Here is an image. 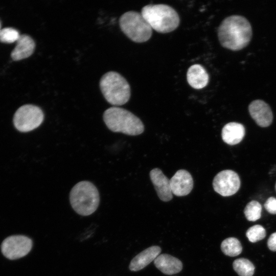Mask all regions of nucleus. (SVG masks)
Returning a JSON list of instances; mask_svg holds the SVG:
<instances>
[{
	"instance_id": "1",
	"label": "nucleus",
	"mask_w": 276,
	"mask_h": 276,
	"mask_svg": "<svg viewBox=\"0 0 276 276\" xmlns=\"http://www.w3.org/2000/svg\"><path fill=\"white\" fill-rule=\"evenodd\" d=\"M217 34L223 47L238 51L246 47L250 42L252 30L250 23L244 17L232 15L221 22Z\"/></svg>"
},
{
	"instance_id": "2",
	"label": "nucleus",
	"mask_w": 276,
	"mask_h": 276,
	"mask_svg": "<svg viewBox=\"0 0 276 276\" xmlns=\"http://www.w3.org/2000/svg\"><path fill=\"white\" fill-rule=\"evenodd\" d=\"M141 13L151 28L160 33L175 30L180 22L176 11L167 5H148L143 7Z\"/></svg>"
},
{
	"instance_id": "3",
	"label": "nucleus",
	"mask_w": 276,
	"mask_h": 276,
	"mask_svg": "<svg viewBox=\"0 0 276 276\" xmlns=\"http://www.w3.org/2000/svg\"><path fill=\"white\" fill-rule=\"evenodd\" d=\"M103 120L112 132H121L129 135H137L143 132L144 125L141 120L130 111L118 107L107 109Z\"/></svg>"
},
{
	"instance_id": "4",
	"label": "nucleus",
	"mask_w": 276,
	"mask_h": 276,
	"mask_svg": "<svg viewBox=\"0 0 276 276\" xmlns=\"http://www.w3.org/2000/svg\"><path fill=\"white\" fill-rule=\"evenodd\" d=\"M70 200L76 212L82 216H88L93 214L99 206V191L91 182L82 181L76 184L72 189Z\"/></svg>"
},
{
	"instance_id": "5",
	"label": "nucleus",
	"mask_w": 276,
	"mask_h": 276,
	"mask_svg": "<svg viewBox=\"0 0 276 276\" xmlns=\"http://www.w3.org/2000/svg\"><path fill=\"white\" fill-rule=\"evenodd\" d=\"M100 87L106 100L111 105H122L130 99V85L117 72L110 71L104 74L100 81Z\"/></svg>"
},
{
	"instance_id": "6",
	"label": "nucleus",
	"mask_w": 276,
	"mask_h": 276,
	"mask_svg": "<svg viewBox=\"0 0 276 276\" xmlns=\"http://www.w3.org/2000/svg\"><path fill=\"white\" fill-rule=\"evenodd\" d=\"M122 31L132 41L142 43L148 41L152 34V29L141 13L134 11L122 14L119 19Z\"/></svg>"
},
{
	"instance_id": "7",
	"label": "nucleus",
	"mask_w": 276,
	"mask_h": 276,
	"mask_svg": "<svg viewBox=\"0 0 276 276\" xmlns=\"http://www.w3.org/2000/svg\"><path fill=\"white\" fill-rule=\"evenodd\" d=\"M44 120L41 109L35 105L26 104L20 107L15 112L13 123L19 131L26 132L39 127Z\"/></svg>"
},
{
	"instance_id": "8",
	"label": "nucleus",
	"mask_w": 276,
	"mask_h": 276,
	"mask_svg": "<svg viewBox=\"0 0 276 276\" xmlns=\"http://www.w3.org/2000/svg\"><path fill=\"white\" fill-rule=\"evenodd\" d=\"M32 246V241L29 238L22 235H14L3 241L1 250L5 257L15 260L27 255Z\"/></svg>"
},
{
	"instance_id": "9",
	"label": "nucleus",
	"mask_w": 276,
	"mask_h": 276,
	"mask_svg": "<svg viewBox=\"0 0 276 276\" xmlns=\"http://www.w3.org/2000/svg\"><path fill=\"white\" fill-rule=\"evenodd\" d=\"M214 191L223 196L235 194L240 187L239 175L231 170H225L219 172L213 181Z\"/></svg>"
},
{
	"instance_id": "10",
	"label": "nucleus",
	"mask_w": 276,
	"mask_h": 276,
	"mask_svg": "<svg viewBox=\"0 0 276 276\" xmlns=\"http://www.w3.org/2000/svg\"><path fill=\"white\" fill-rule=\"evenodd\" d=\"M172 194L177 196H183L189 194L193 188V179L190 173L187 170H178L170 179Z\"/></svg>"
},
{
	"instance_id": "11",
	"label": "nucleus",
	"mask_w": 276,
	"mask_h": 276,
	"mask_svg": "<svg viewBox=\"0 0 276 276\" xmlns=\"http://www.w3.org/2000/svg\"><path fill=\"white\" fill-rule=\"evenodd\" d=\"M250 116L260 126H269L272 122L273 115L270 106L264 101L256 100L250 103L248 106Z\"/></svg>"
},
{
	"instance_id": "12",
	"label": "nucleus",
	"mask_w": 276,
	"mask_h": 276,
	"mask_svg": "<svg viewBox=\"0 0 276 276\" xmlns=\"http://www.w3.org/2000/svg\"><path fill=\"white\" fill-rule=\"evenodd\" d=\"M150 177L159 199L165 202L173 198L169 179L158 168H154L150 172Z\"/></svg>"
},
{
	"instance_id": "13",
	"label": "nucleus",
	"mask_w": 276,
	"mask_h": 276,
	"mask_svg": "<svg viewBox=\"0 0 276 276\" xmlns=\"http://www.w3.org/2000/svg\"><path fill=\"white\" fill-rule=\"evenodd\" d=\"M160 251L161 248L157 246L146 248L133 258L129 265L130 270L133 271L141 270L154 261Z\"/></svg>"
},
{
	"instance_id": "14",
	"label": "nucleus",
	"mask_w": 276,
	"mask_h": 276,
	"mask_svg": "<svg viewBox=\"0 0 276 276\" xmlns=\"http://www.w3.org/2000/svg\"><path fill=\"white\" fill-rule=\"evenodd\" d=\"M187 79L189 84L197 89L205 87L209 81V76L205 69L201 65H191L187 73Z\"/></svg>"
},
{
	"instance_id": "15",
	"label": "nucleus",
	"mask_w": 276,
	"mask_h": 276,
	"mask_svg": "<svg viewBox=\"0 0 276 276\" xmlns=\"http://www.w3.org/2000/svg\"><path fill=\"white\" fill-rule=\"evenodd\" d=\"M11 56L14 61L20 60L30 56L34 52L35 43L34 40L26 34L20 35Z\"/></svg>"
},
{
	"instance_id": "16",
	"label": "nucleus",
	"mask_w": 276,
	"mask_h": 276,
	"mask_svg": "<svg viewBox=\"0 0 276 276\" xmlns=\"http://www.w3.org/2000/svg\"><path fill=\"white\" fill-rule=\"evenodd\" d=\"M154 263L160 271L168 275L178 273L182 268V262L179 259L168 254L159 255Z\"/></svg>"
},
{
	"instance_id": "17",
	"label": "nucleus",
	"mask_w": 276,
	"mask_h": 276,
	"mask_svg": "<svg viewBox=\"0 0 276 276\" xmlns=\"http://www.w3.org/2000/svg\"><path fill=\"white\" fill-rule=\"evenodd\" d=\"M244 135V127L239 123H228L222 129L221 136L223 141L230 145L239 143L243 139Z\"/></svg>"
},
{
	"instance_id": "18",
	"label": "nucleus",
	"mask_w": 276,
	"mask_h": 276,
	"mask_svg": "<svg viewBox=\"0 0 276 276\" xmlns=\"http://www.w3.org/2000/svg\"><path fill=\"white\" fill-rule=\"evenodd\" d=\"M221 249L225 255L235 257L241 254L242 247L240 242L237 238L230 237L222 242Z\"/></svg>"
},
{
	"instance_id": "19",
	"label": "nucleus",
	"mask_w": 276,
	"mask_h": 276,
	"mask_svg": "<svg viewBox=\"0 0 276 276\" xmlns=\"http://www.w3.org/2000/svg\"><path fill=\"white\" fill-rule=\"evenodd\" d=\"M233 266L239 276H252L255 269L254 264L245 258L235 260L233 263Z\"/></svg>"
},
{
	"instance_id": "20",
	"label": "nucleus",
	"mask_w": 276,
	"mask_h": 276,
	"mask_svg": "<svg viewBox=\"0 0 276 276\" xmlns=\"http://www.w3.org/2000/svg\"><path fill=\"white\" fill-rule=\"evenodd\" d=\"M261 211V204L256 200H252L247 204L244 213L248 221H255L260 218Z\"/></svg>"
},
{
	"instance_id": "21",
	"label": "nucleus",
	"mask_w": 276,
	"mask_h": 276,
	"mask_svg": "<svg viewBox=\"0 0 276 276\" xmlns=\"http://www.w3.org/2000/svg\"><path fill=\"white\" fill-rule=\"evenodd\" d=\"M266 233L265 228L261 225H255L249 227L246 235L251 242H256L264 239Z\"/></svg>"
},
{
	"instance_id": "22",
	"label": "nucleus",
	"mask_w": 276,
	"mask_h": 276,
	"mask_svg": "<svg viewBox=\"0 0 276 276\" xmlns=\"http://www.w3.org/2000/svg\"><path fill=\"white\" fill-rule=\"evenodd\" d=\"M20 36L18 31L12 28H4L0 30V41L4 43L17 41Z\"/></svg>"
},
{
	"instance_id": "23",
	"label": "nucleus",
	"mask_w": 276,
	"mask_h": 276,
	"mask_svg": "<svg viewBox=\"0 0 276 276\" xmlns=\"http://www.w3.org/2000/svg\"><path fill=\"white\" fill-rule=\"evenodd\" d=\"M264 208L269 213L276 214V198L270 197L264 204Z\"/></svg>"
},
{
	"instance_id": "24",
	"label": "nucleus",
	"mask_w": 276,
	"mask_h": 276,
	"mask_svg": "<svg viewBox=\"0 0 276 276\" xmlns=\"http://www.w3.org/2000/svg\"><path fill=\"white\" fill-rule=\"evenodd\" d=\"M267 245L270 250L276 251V232L272 234L267 241Z\"/></svg>"
},
{
	"instance_id": "25",
	"label": "nucleus",
	"mask_w": 276,
	"mask_h": 276,
	"mask_svg": "<svg viewBox=\"0 0 276 276\" xmlns=\"http://www.w3.org/2000/svg\"><path fill=\"white\" fill-rule=\"evenodd\" d=\"M0 30H1V24H0Z\"/></svg>"
},
{
	"instance_id": "26",
	"label": "nucleus",
	"mask_w": 276,
	"mask_h": 276,
	"mask_svg": "<svg viewBox=\"0 0 276 276\" xmlns=\"http://www.w3.org/2000/svg\"><path fill=\"white\" fill-rule=\"evenodd\" d=\"M275 189H276V183H275Z\"/></svg>"
}]
</instances>
